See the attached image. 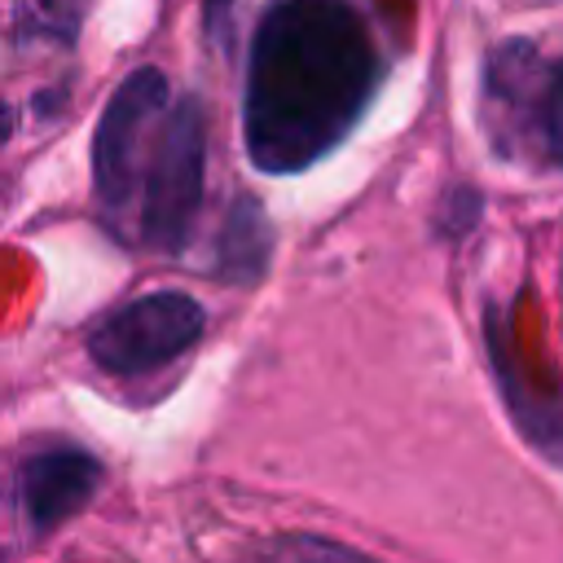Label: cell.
<instances>
[{
    "instance_id": "obj_1",
    "label": "cell",
    "mask_w": 563,
    "mask_h": 563,
    "mask_svg": "<svg viewBox=\"0 0 563 563\" xmlns=\"http://www.w3.org/2000/svg\"><path fill=\"white\" fill-rule=\"evenodd\" d=\"M378 53L347 0H273L246 53L242 141L260 172H303L365 114Z\"/></svg>"
},
{
    "instance_id": "obj_2",
    "label": "cell",
    "mask_w": 563,
    "mask_h": 563,
    "mask_svg": "<svg viewBox=\"0 0 563 563\" xmlns=\"http://www.w3.org/2000/svg\"><path fill=\"white\" fill-rule=\"evenodd\" d=\"M207 180V123L194 97L163 110L136 180V238L154 251H180L202 207Z\"/></svg>"
},
{
    "instance_id": "obj_3",
    "label": "cell",
    "mask_w": 563,
    "mask_h": 563,
    "mask_svg": "<svg viewBox=\"0 0 563 563\" xmlns=\"http://www.w3.org/2000/svg\"><path fill=\"white\" fill-rule=\"evenodd\" d=\"M163 110H167V79L154 66L132 70L114 88L110 106L101 110V123L92 136V189L114 220L136 202L141 163L158 132Z\"/></svg>"
},
{
    "instance_id": "obj_4",
    "label": "cell",
    "mask_w": 563,
    "mask_h": 563,
    "mask_svg": "<svg viewBox=\"0 0 563 563\" xmlns=\"http://www.w3.org/2000/svg\"><path fill=\"white\" fill-rule=\"evenodd\" d=\"M207 312L194 295L185 290H150L123 308H114L92 334H88V356L110 369V374H141L154 369L202 334Z\"/></svg>"
},
{
    "instance_id": "obj_5",
    "label": "cell",
    "mask_w": 563,
    "mask_h": 563,
    "mask_svg": "<svg viewBox=\"0 0 563 563\" xmlns=\"http://www.w3.org/2000/svg\"><path fill=\"white\" fill-rule=\"evenodd\" d=\"M545 70H550V57H541L532 40H506L488 53V62H484V114H488V132H493L501 154L532 150Z\"/></svg>"
},
{
    "instance_id": "obj_6",
    "label": "cell",
    "mask_w": 563,
    "mask_h": 563,
    "mask_svg": "<svg viewBox=\"0 0 563 563\" xmlns=\"http://www.w3.org/2000/svg\"><path fill=\"white\" fill-rule=\"evenodd\" d=\"M97 488H101V466L84 449L35 453L18 479V497H22L26 523L35 532H48V528L66 523L70 515H79Z\"/></svg>"
},
{
    "instance_id": "obj_7",
    "label": "cell",
    "mask_w": 563,
    "mask_h": 563,
    "mask_svg": "<svg viewBox=\"0 0 563 563\" xmlns=\"http://www.w3.org/2000/svg\"><path fill=\"white\" fill-rule=\"evenodd\" d=\"M484 334H488V356L497 365V383L506 391V409L510 418L519 422V431L528 435L532 449H541L550 462L563 466V396H550L541 387H528L523 374H519V356L501 330V317L497 308L484 312Z\"/></svg>"
},
{
    "instance_id": "obj_8",
    "label": "cell",
    "mask_w": 563,
    "mask_h": 563,
    "mask_svg": "<svg viewBox=\"0 0 563 563\" xmlns=\"http://www.w3.org/2000/svg\"><path fill=\"white\" fill-rule=\"evenodd\" d=\"M268 251H273V229H268V216L242 198L233 202L224 229H220V246H216V273L224 282H255L268 264Z\"/></svg>"
},
{
    "instance_id": "obj_9",
    "label": "cell",
    "mask_w": 563,
    "mask_h": 563,
    "mask_svg": "<svg viewBox=\"0 0 563 563\" xmlns=\"http://www.w3.org/2000/svg\"><path fill=\"white\" fill-rule=\"evenodd\" d=\"M13 35L22 44H75L79 0H9Z\"/></svg>"
},
{
    "instance_id": "obj_10",
    "label": "cell",
    "mask_w": 563,
    "mask_h": 563,
    "mask_svg": "<svg viewBox=\"0 0 563 563\" xmlns=\"http://www.w3.org/2000/svg\"><path fill=\"white\" fill-rule=\"evenodd\" d=\"M532 150L563 167V57L550 62L545 70V88H541V110H537V132H532Z\"/></svg>"
},
{
    "instance_id": "obj_11",
    "label": "cell",
    "mask_w": 563,
    "mask_h": 563,
    "mask_svg": "<svg viewBox=\"0 0 563 563\" xmlns=\"http://www.w3.org/2000/svg\"><path fill=\"white\" fill-rule=\"evenodd\" d=\"M255 563H378L352 545L325 541V537H286L273 550H264Z\"/></svg>"
},
{
    "instance_id": "obj_12",
    "label": "cell",
    "mask_w": 563,
    "mask_h": 563,
    "mask_svg": "<svg viewBox=\"0 0 563 563\" xmlns=\"http://www.w3.org/2000/svg\"><path fill=\"white\" fill-rule=\"evenodd\" d=\"M479 220V189H453L444 198V211H440V229L449 238H462L466 229H475Z\"/></svg>"
},
{
    "instance_id": "obj_13",
    "label": "cell",
    "mask_w": 563,
    "mask_h": 563,
    "mask_svg": "<svg viewBox=\"0 0 563 563\" xmlns=\"http://www.w3.org/2000/svg\"><path fill=\"white\" fill-rule=\"evenodd\" d=\"M9 132H13V106H9V101H0V145L9 141Z\"/></svg>"
}]
</instances>
